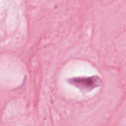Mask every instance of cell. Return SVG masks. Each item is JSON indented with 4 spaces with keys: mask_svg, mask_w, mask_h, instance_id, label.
Instances as JSON below:
<instances>
[{
    "mask_svg": "<svg viewBox=\"0 0 126 126\" xmlns=\"http://www.w3.org/2000/svg\"><path fill=\"white\" fill-rule=\"evenodd\" d=\"M67 82L83 92H89L101 85V79L97 76H79L67 79Z\"/></svg>",
    "mask_w": 126,
    "mask_h": 126,
    "instance_id": "cell-1",
    "label": "cell"
}]
</instances>
